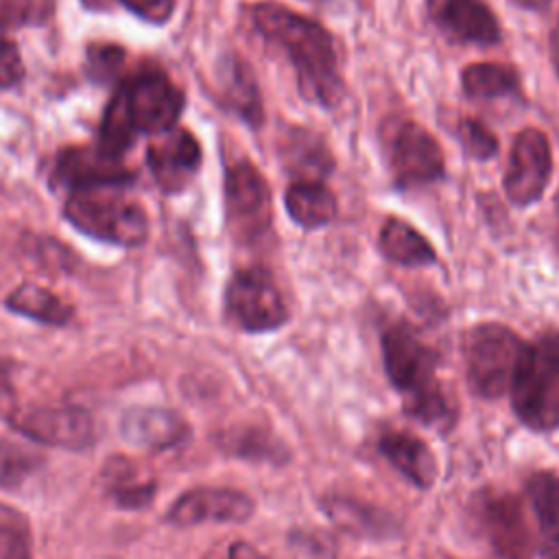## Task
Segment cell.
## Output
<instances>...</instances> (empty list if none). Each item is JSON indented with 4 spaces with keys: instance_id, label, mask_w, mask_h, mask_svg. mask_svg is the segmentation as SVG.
Returning <instances> with one entry per match:
<instances>
[{
    "instance_id": "36",
    "label": "cell",
    "mask_w": 559,
    "mask_h": 559,
    "mask_svg": "<svg viewBox=\"0 0 559 559\" xmlns=\"http://www.w3.org/2000/svg\"><path fill=\"white\" fill-rule=\"evenodd\" d=\"M550 59H552L555 72L559 74V26L550 33Z\"/></svg>"
},
{
    "instance_id": "38",
    "label": "cell",
    "mask_w": 559,
    "mask_h": 559,
    "mask_svg": "<svg viewBox=\"0 0 559 559\" xmlns=\"http://www.w3.org/2000/svg\"><path fill=\"white\" fill-rule=\"evenodd\" d=\"M522 7H528V9H542V7H546V2L548 0H518Z\"/></svg>"
},
{
    "instance_id": "34",
    "label": "cell",
    "mask_w": 559,
    "mask_h": 559,
    "mask_svg": "<svg viewBox=\"0 0 559 559\" xmlns=\"http://www.w3.org/2000/svg\"><path fill=\"white\" fill-rule=\"evenodd\" d=\"M13 411H15V393L11 384V373H9V365L0 358V413L9 417Z\"/></svg>"
},
{
    "instance_id": "4",
    "label": "cell",
    "mask_w": 559,
    "mask_h": 559,
    "mask_svg": "<svg viewBox=\"0 0 559 559\" xmlns=\"http://www.w3.org/2000/svg\"><path fill=\"white\" fill-rule=\"evenodd\" d=\"M127 186L70 190L63 216L81 234L118 247H140L148 236L144 207L124 194Z\"/></svg>"
},
{
    "instance_id": "16",
    "label": "cell",
    "mask_w": 559,
    "mask_h": 559,
    "mask_svg": "<svg viewBox=\"0 0 559 559\" xmlns=\"http://www.w3.org/2000/svg\"><path fill=\"white\" fill-rule=\"evenodd\" d=\"M52 181L70 190L94 186H129L133 181V173L122 164V159L103 153L98 146H72L59 153Z\"/></svg>"
},
{
    "instance_id": "5",
    "label": "cell",
    "mask_w": 559,
    "mask_h": 559,
    "mask_svg": "<svg viewBox=\"0 0 559 559\" xmlns=\"http://www.w3.org/2000/svg\"><path fill=\"white\" fill-rule=\"evenodd\" d=\"M509 393L513 413L526 428L535 432L559 428V330L526 343Z\"/></svg>"
},
{
    "instance_id": "6",
    "label": "cell",
    "mask_w": 559,
    "mask_h": 559,
    "mask_svg": "<svg viewBox=\"0 0 559 559\" xmlns=\"http://www.w3.org/2000/svg\"><path fill=\"white\" fill-rule=\"evenodd\" d=\"M526 343L502 323H478L463 338V362L469 389L485 400L511 391Z\"/></svg>"
},
{
    "instance_id": "10",
    "label": "cell",
    "mask_w": 559,
    "mask_h": 559,
    "mask_svg": "<svg viewBox=\"0 0 559 559\" xmlns=\"http://www.w3.org/2000/svg\"><path fill=\"white\" fill-rule=\"evenodd\" d=\"M7 419L31 441L72 452L90 448L96 437L94 419L81 406H37L13 411Z\"/></svg>"
},
{
    "instance_id": "12",
    "label": "cell",
    "mask_w": 559,
    "mask_h": 559,
    "mask_svg": "<svg viewBox=\"0 0 559 559\" xmlns=\"http://www.w3.org/2000/svg\"><path fill=\"white\" fill-rule=\"evenodd\" d=\"M255 511V502L240 489L231 487H194L183 491L166 511L175 526L197 524H242Z\"/></svg>"
},
{
    "instance_id": "28",
    "label": "cell",
    "mask_w": 559,
    "mask_h": 559,
    "mask_svg": "<svg viewBox=\"0 0 559 559\" xmlns=\"http://www.w3.org/2000/svg\"><path fill=\"white\" fill-rule=\"evenodd\" d=\"M0 559H33L28 520L4 502H0Z\"/></svg>"
},
{
    "instance_id": "8",
    "label": "cell",
    "mask_w": 559,
    "mask_h": 559,
    "mask_svg": "<svg viewBox=\"0 0 559 559\" xmlns=\"http://www.w3.org/2000/svg\"><path fill=\"white\" fill-rule=\"evenodd\" d=\"M384 148L397 188L439 181L445 173L443 151L432 133L408 118H391L382 127Z\"/></svg>"
},
{
    "instance_id": "22",
    "label": "cell",
    "mask_w": 559,
    "mask_h": 559,
    "mask_svg": "<svg viewBox=\"0 0 559 559\" xmlns=\"http://www.w3.org/2000/svg\"><path fill=\"white\" fill-rule=\"evenodd\" d=\"M4 306H7V310H11L20 317L33 319L44 325H57V328L68 325L74 314V308L70 304H66L59 295H55L52 290H48L39 284H31V282H24L17 288H13L7 295Z\"/></svg>"
},
{
    "instance_id": "15",
    "label": "cell",
    "mask_w": 559,
    "mask_h": 559,
    "mask_svg": "<svg viewBox=\"0 0 559 559\" xmlns=\"http://www.w3.org/2000/svg\"><path fill=\"white\" fill-rule=\"evenodd\" d=\"M430 20L459 44L493 46L500 41V22L485 0H426Z\"/></svg>"
},
{
    "instance_id": "35",
    "label": "cell",
    "mask_w": 559,
    "mask_h": 559,
    "mask_svg": "<svg viewBox=\"0 0 559 559\" xmlns=\"http://www.w3.org/2000/svg\"><path fill=\"white\" fill-rule=\"evenodd\" d=\"M227 559H266V555H262L253 544L238 539L227 548Z\"/></svg>"
},
{
    "instance_id": "1",
    "label": "cell",
    "mask_w": 559,
    "mask_h": 559,
    "mask_svg": "<svg viewBox=\"0 0 559 559\" xmlns=\"http://www.w3.org/2000/svg\"><path fill=\"white\" fill-rule=\"evenodd\" d=\"M251 24L269 44L286 52L304 98L323 107L341 98L336 46L319 22L282 4L260 2L251 9Z\"/></svg>"
},
{
    "instance_id": "23",
    "label": "cell",
    "mask_w": 559,
    "mask_h": 559,
    "mask_svg": "<svg viewBox=\"0 0 559 559\" xmlns=\"http://www.w3.org/2000/svg\"><path fill=\"white\" fill-rule=\"evenodd\" d=\"M280 155L286 170L306 177L299 181H321V177H325L332 170V157L321 144V140L304 129H293L284 133Z\"/></svg>"
},
{
    "instance_id": "25",
    "label": "cell",
    "mask_w": 559,
    "mask_h": 559,
    "mask_svg": "<svg viewBox=\"0 0 559 559\" xmlns=\"http://www.w3.org/2000/svg\"><path fill=\"white\" fill-rule=\"evenodd\" d=\"M221 81H223V98L227 100V105L242 120L258 127L262 122V103H260L255 76L249 70V66L238 57L227 59Z\"/></svg>"
},
{
    "instance_id": "18",
    "label": "cell",
    "mask_w": 559,
    "mask_h": 559,
    "mask_svg": "<svg viewBox=\"0 0 559 559\" xmlns=\"http://www.w3.org/2000/svg\"><path fill=\"white\" fill-rule=\"evenodd\" d=\"M380 454L415 487L430 489L439 476V463L428 443L406 430H386L378 439Z\"/></svg>"
},
{
    "instance_id": "32",
    "label": "cell",
    "mask_w": 559,
    "mask_h": 559,
    "mask_svg": "<svg viewBox=\"0 0 559 559\" xmlns=\"http://www.w3.org/2000/svg\"><path fill=\"white\" fill-rule=\"evenodd\" d=\"M24 76V63L15 41L0 28V87H13Z\"/></svg>"
},
{
    "instance_id": "29",
    "label": "cell",
    "mask_w": 559,
    "mask_h": 559,
    "mask_svg": "<svg viewBox=\"0 0 559 559\" xmlns=\"http://www.w3.org/2000/svg\"><path fill=\"white\" fill-rule=\"evenodd\" d=\"M124 63V50L114 44H92L85 52V72L94 83L114 81Z\"/></svg>"
},
{
    "instance_id": "9",
    "label": "cell",
    "mask_w": 559,
    "mask_h": 559,
    "mask_svg": "<svg viewBox=\"0 0 559 559\" xmlns=\"http://www.w3.org/2000/svg\"><path fill=\"white\" fill-rule=\"evenodd\" d=\"M225 314L236 328L258 334L282 328L288 308L271 273L262 266H249L231 275L225 288Z\"/></svg>"
},
{
    "instance_id": "7",
    "label": "cell",
    "mask_w": 559,
    "mask_h": 559,
    "mask_svg": "<svg viewBox=\"0 0 559 559\" xmlns=\"http://www.w3.org/2000/svg\"><path fill=\"white\" fill-rule=\"evenodd\" d=\"M225 221L240 245H258L271 234V190L264 175L247 159L225 170Z\"/></svg>"
},
{
    "instance_id": "2",
    "label": "cell",
    "mask_w": 559,
    "mask_h": 559,
    "mask_svg": "<svg viewBox=\"0 0 559 559\" xmlns=\"http://www.w3.org/2000/svg\"><path fill=\"white\" fill-rule=\"evenodd\" d=\"M380 343L384 371L402 397L404 413L437 432L452 430L459 408L437 378V352L404 323L386 328Z\"/></svg>"
},
{
    "instance_id": "19",
    "label": "cell",
    "mask_w": 559,
    "mask_h": 559,
    "mask_svg": "<svg viewBox=\"0 0 559 559\" xmlns=\"http://www.w3.org/2000/svg\"><path fill=\"white\" fill-rule=\"evenodd\" d=\"M103 489L120 509L140 511L146 509L155 493L157 483L135 461L127 456H111L103 465Z\"/></svg>"
},
{
    "instance_id": "3",
    "label": "cell",
    "mask_w": 559,
    "mask_h": 559,
    "mask_svg": "<svg viewBox=\"0 0 559 559\" xmlns=\"http://www.w3.org/2000/svg\"><path fill=\"white\" fill-rule=\"evenodd\" d=\"M183 107V92L162 70H142L120 81L109 98L100 120L98 148L122 159L140 133L162 135L175 129Z\"/></svg>"
},
{
    "instance_id": "24",
    "label": "cell",
    "mask_w": 559,
    "mask_h": 559,
    "mask_svg": "<svg viewBox=\"0 0 559 559\" xmlns=\"http://www.w3.org/2000/svg\"><path fill=\"white\" fill-rule=\"evenodd\" d=\"M380 251L386 260L400 266H428L437 260L432 245L402 218H389L378 238Z\"/></svg>"
},
{
    "instance_id": "20",
    "label": "cell",
    "mask_w": 559,
    "mask_h": 559,
    "mask_svg": "<svg viewBox=\"0 0 559 559\" xmlns=\"http://www.w3.org/2000/svg\"><path fill=\"white\" fill-rule=\"evenodd\" d=\"M526 496L537 520L539 559H559V474L535 472L526 483Z\"/></svg>"
},
{
    "instance_id": "37",
    "label": "cell",
    "mask_w": 559,
    "mask_h": 559,
    "mask_svg": "<svg viewBox=\"0 0 559 559\" xmlns=\"http://www.w3.org/2000/svg\"><path fill=\"white\" fill-rule=\"evenodd\" d=\"M81 2L90 11H109L111 7L118 4V0H81Z\"/></svg>"
},
{
    "instance_id": "14",
    "label": "cell",
    "mask_w": 559,
    "mask_h": 559,
    "mask_svg": "<svg viewBox=\"0 0 559 559\" xmlns=\"http://www.w3.org/2000/svg\"><path fill=\"white\" fill-rule=\"evenodd\" d=\"M146 164L155 183L168 192H181L194 179L201 166L199 140L188 129H170L151 142L146 148Z\"/></svg>"
},
{
    "instance_id": "33",
    "label": "cell",
    "mask_w": 559,
    "mask_h": 559,
    "mask_svg": "<svg viewBox=\"0 0 559 559\" xmlns=\"http://www.w3.org/2000/svg\"><path fill=\"white\" fill-rule=\"evenodd\" d=\"M118 4H124L131 13L151 24H164L175 9V0H118Z\"/></svg>"
},
{
    "instance_id": "13",
    "label": "cell",
    "mask_w": 559,
    "mask_h": 559,
    "mask_svg": "<svg viewBox=\"0 0 559 559\" xmlns=\"http://www.w3.org/2000/svg\"><path fill=\"white\" fill-rule=\"evenodd\" d=\"M478 518L491 548L502 559H533V535L522 502L515 496H485L478 507Z\"/></svg>"
},
{
    "instance_id": "31",
    "label": "cell",
    "mask_w": 559,
    "mask_h": 559,
    "mask_svg": "<svg viewBox=\"0 0 559 559\" xmlns=\"http://www.w3.org/2000/svg\"><path fill=\"white\" fill-rule=\"evenodd\" d=\"M50 0H0V28L39 24L50 15Z\"/></svg>"
},
{
    "instance_id": "17",
    "label": "cell",
    "mask_w": 559,
    "mask_h": 559,
    "mask_svg": "<svg viewBox=\"0 0 559 559\" xmlns=\"http://www.w3.org/2000/svg\"><path fill=\"white\" fill-rule=\"evenodd\" d=\"M120 437L140 450H168L190 437L188 421L173 408L135 406L120 417Z\"/></svg>"
},
{
    "instance_id": "26",
    "label": "cell",
    "mask_w": 559,
    "mask_h": 559,
    "mask_svg": "<svg viewBox=\"0 0 559 559\" xmlns=\"http://www.w3.org/2000/svg\"><path fill=\"white\" fill-rule=\"evenodd\" d=\"M461 85L469 98H502L520 90L518 72L504 63H472L461 72Z\"/></svg>"
},
{
    "instance_id": "21",
    "label": "cell",
    "mask_w": 559,
    "mask_h": 559,
    "mask_svg": "<svg viewBox=\"0 0 559 559\" xmlns=\"http://www.w3.org/2000/svg\"><path fill=\"white\" fill-rule=\"evenodd\" d=\"M288 216L304 229H319L336 216L334 192L323 181H295L284 194Z\"/></svg>"
},
{
    "instance_id": "30",
    "label": "cell",
    "mask_w": 559,
    "mask_h": 559,
    "mask_svg": "<svg viewBox=\"0 0 559 559\" xmlns=\"http://www.w3.org/2000/svg\"><path fill=\"white\" fill-rule=\"evenodd\" d=\"M456 138L463 151L474 159H489L498 151V138L485 127V122L474 118H463L456 127Z\"/></svg>"
},
{
    "instance_id": "11",
    "label": "cell",
    "mask_w": 559,
    "mask_h": 559,
    "mask_svg": "<svg viewBox=\"0 0 559 559\" xmlns=\"http://www.w3.org/2000/svg\"><path fill=\"white\" fill-rule=\"evenodd\" d=\"M550 175L552 153L546 133L535 127L522 129L513 140L504 173V192L511 205L526 207L537 203L548 186Z\"/></svg>"
},
{
    "instance_id": "27",
    "label": "cell",
    "mask_w": 559,
    "mask_h": 559,
    "mask_svg": "<svg viewBox=\"0 0 559 559\" xmlns=\"http://www.w3.org/2000/svg\"><path fill=\"white\" fill-rule=\"evenodd\" d=\"M44 456L13 439H0V489H17L39 467Z\"/></svg>"
}]
</instances>
